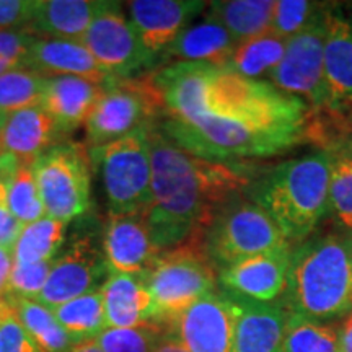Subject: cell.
<instances>
[{
    "mask_svg": "<svg viewBox=\"0 0 352 352\" xmlns=\"http://www.w3.org/2000/svg\"><path fill=\"white\" fill-rule=\"evenodd\" d=\"M151 77L164 103L157 127L191 155L245 164L308 142L310 109L267 80L199 63L164 65Z\"/></svg>",
    "mask_w": 352,
    "mask_h": 352,
    "instance_id": "obj_1",
    "label": "cell"
},
{
    "mask_svg": "<svg viewBox=\"0 0 352 352\" xmlns=\"http://www.w3.org/2000/svg\"><path fill=\"white\" fill-rule=\"evenodd\" d=\"M152 158V202L145 210L158 252L183 245L199 235L214 210L243 192L258 170L246 164H220L195 157L148 126Z\"/></svg>",
    "mask_w": 352,
    "mask_h": 352,
    "instance_id": "obj_2",
    "label": "cell"
},
{
    "mask_svg": "<svg viewBox=\"0 0 352 352\" xmlns=\"http://www.w3.org/2000/svg\"><path fill=\"white\" fill-rule=\"evenodd\" d=\"M283 305L305 320H340L352 311V232L320 233L292 246Z\"/></svg>",
    "mask_w": 352,
    "mask_h": 352,
    "instance_id": "obj_3",
    "label": "cell"
},
{
    "mask_svg": "<svg viewBox=\"0 0 352 352\" xmlns=\"http://www.w3.org/2000/svg\"><path fill=\"white\" fill-rule=\"evenodd\" d=\"M329 173L331 153L310 152L258 171L243 195L296 246L310 239L328 215Z\"/></svg>",
    "mask_w": 352,
    "mask_h": 352,
    "instance_id": "obj_4",
    "label": "cell"
},
{
    "mask_svg": "<svg viewBox=\"0 0 352 352\" xmlns=\"http://www.w3.org/2000/svg\"><path fill=\"white\" fill-rule=\"evenodd\" d=\"M196 239L215 272L289 245L270 215L243 192L219 206Z\"/></svg>",
    "mask_w": 352,
    "mask_h": 352,
    "instance_id": "obj_5",
    "label": "cell"
},
{
    "mask_svg": "<svg viewBox=\"0 0 352 352\" xmlns=\"http://www.w3.org/2000/svg\"><path fill=\"white\" fill-rule=\"evenodd\" d=\"M153 302V324L170 323L217 285V272L196 236L158 254L144 274Z\"/></svg>",
    "mask_w": 352,
    "mask_h": 352,
    "instance_id": "obj_6",
    "label": "cell"
},
{
    "mask_svg": "<svg viewBox=\"0 0 352 352\" xmlns=\"http://www.w3.org/2000/svg\"><path fill=\"white\" fill-rule=\"evenodd\" d=\"M88 151L101 175L109 214H145L152 202L148 126Z\"/></svg>",
    "mask_w": 352,
    "mask_h": 352,
    "instance_id": "obj_7",
    "label": "cell"
},
{
    "mask_svg": "<svg viewBox=\"0 0 352 352\" xmlns=\"http://www.w3.org/2000/svg\"><path fill=\"white\" fill-rule=\"evenodd\" d=\"M33 173L47 217L69 223L90 209L91 158L85 144L54 145L34 158Z\"/></svg>",
    "mask_w": 352,
    "mask_h": 352,
    "instance_id": "obj_8",
    "label": "cell"
},
{
    "mask_svg": "<svg viewBox=\"0 0 352 352\" xmlns=\"http://www.w3.org/2000/svg\"><path fill=\"white\" fill-rule=\"evenodd\" d=\"M164 116V103L151 72L108 83L85 126V145L101 147L131 132L155 124Z\"/></svg>",
    "mask_w": 352,
    "mask_h": 352,
    "instance_id": "obj_9",
    "label": "cell"
},
{
    "mask_svg": "<svg viewBox=\"0 0 352 352\" xmlns=\"http://www.w3.org/2000/svg\"><path fill=\"white\" fill-rule=\"evenodd\" d=\"M323 46L324 15L302 33L287 39L283 60L266 78L284 94L302 100L310 114H318L327 107Z\"/></svg>",
    "mask_w": 352,
    "mask_h": 352,
    "instance_id": "obj_10",
    "label": "cell"
},
{
    "mask_svg": "<svg viewBox=\"0 0 352 352\" xmlns=\"http://www.w3.org/2000/svg\"><path fill=\"white\" fill-rule=\"evenodd\" d=\"M120 2H103L82 44L113 78H132L153 70Z\"/></svg>",
    "mask_w": 352,
    "mask_h": 352,
    "instance_id": "obj_11",
    "label": "cell"
},
{
    "mask_svg": "<svg viewBox=\"0 0 352 352\" xmlns=\"http://www.w3.org/2000/svg\"><path fill=\"white\" fill-rule=\"evenodd\" d=\"M109 270L101 243L94 235H78L69 241L60 256L52 259L50 276L36 302L50 310L103 287Z\"/></svg>",
    "mask_w": 352,
    "mask_h": 352,
    "instance_id": "obj_12",
    "label": "cell"
},
{
    "mask_svg": "<svg viewBox=\"0 0 352 352\" xmlns=\"http://www.w3.org/2000/svg\"><path fill=\"white\" fill-rule=\"evenodd\" d=\"M208 6L202 0H132L126 3L129 23L153 70L158 69L176 38L208 10Z\"/></svg>",
    "mask_w": 352,
    "mask_h": 352,
    "instance_id": "obj_13",
    "label": "cell"
},
{
    "mask_svg": "<svg viewBox=\"0 0 352 352\" xmlns=\"http://www.w3.org/2000/svg\"><path fill=\"white\" fill-rule=\"evenodd\" d=\"M323 77L327 107L318 118H352V19L328 3L324 13Z\"/></svg>",
    "mask_w": 352,
    "mask_h": 352,
    "instance_id": "obj_14",
    "label": "cell"
},
{
    "mask_svg": "<svg viewBox=\"0 0 352 352\" xmlns=\"http://www.w3.org/2000/svg\"><path fill=\"white\" fill-rule=\"evenodd\" d=\"M171 324L175 336L189 352H232L235 308L226 292L208 294L178 315Z\"/></svg>",
    "mask_w": 352,
    "mask_h": 352,
    "instance_id": "obj_15",
    "label": "cell"
},
{
    "mask_svg": "<svg viewBox=\"0 0 352 352\" xmlns=\"http://www.w3.org/2000/svg\"><path fill=\"white\" fill-rule=\"evenodd\" d=\"M292 246L243 259L217 271V280L223 292L256 302L280 300L287 287Z\"/></svg>",
    "mask_w": 352,
    "mask_h": 352,
    "instance_id": "obj_16",
    "label": "cell"
},
{
    "mask_svg": "<svg viewBox=\"0 0 352 352\" xmlns=\"http://www.w3.org/2000/svg\"><path fill=\"white\" fill-rule=\"evenodd\" d=\"M109 272L144 276L160 252L153 245L144 214H109L101 235Z\"/></svg>",
    "mask_w": 352,
    "mask_h": 352,
    "instance_id": "obj_17",
    "label": "cell"
},
{
    "mask_svg": "<svg viewBox=\"0 0 352 352\" xmlns=\"http://www.w3.org/2000/svg\"><path fill=\"white\" fill-rule=\"evenodd\" d=\"M227 296L235 308L232 352H280L290 316L283 302L264 303L233 294Z\"/></svg>",
    "mask_w": 352,
    "mask_h": 352,
    "instance_id": "obj_18",
    "label": "cell"
},
{
    "mask_svg": "<svg viewBox=\"0 0 352 352\" xmlns=\"http://www.w3.org/2000/svg\"><path fill=\"white\" fill-rule=\"evenodd\" d=\"M23 67L32 69L46 78L70 76L98 85H108L118 80L96 63L80 41L70 39L38 38L30 47Z\"/></svg>",
    "mask_w": 352,
    "mask_h": 352,
    "instance_id": "obj_19",
    "label": "cell"
},
{
    "mask_svg": "<svg viewBox=\"0 0 352 352\" xmlns=\"http://www.w3.org/2000/svg\"><path fill=\"white\" fill-rule=\"evenodd\" d=\"M67 132L41 107L8 114L0 127V153H10L21 162H34L43 152L69 140Z\"/></svg>",
    "mask_w": 352,
    "mask_h": 352,
    "instance_id": "obj_20",
    "label": "cell"
},
{
    "mask_svg": "<svg viewBox=\"0 0 352 352\" xmlns=\"http://www.w3.org/2000/svg\"><path fill=\"white\" fill-rule=\"evenodd\" d=\"M104 88L107 85H98L80 77L47 78L41 108L70 134L85 124L90 113L103 96Z\"/></svg>",
    "mask_w": 352,
    "mask_h": 352,
    "instance_id": "obj_21",
    "label": "cell"
},
{
    "mask_svg": "<svg viewBox=\"0 0 352 352\" xmlns=\"http://www.w3.org/2000/svg\"><path fill=\"white\" fill-rule=\"evenodd\" d=\"M235 46L236 41L232 34L217 20L208 15L199 23L188 26L176 38L162 57L160 65L164 67L176 63H199L226 67Z\"/></svg>",
    "mask_w": 352,
    "mask_h": 352,
    "instance_id": "obj_22",
    "label": "cell"
},
{
    "mask_svg": "<svg viewBox=\"0 0 352 352\" xmlns=\"http://www.w3.org/2000/svg\"><path fill=\"white\" fill-rule=\"evenodd\" d=\"M101 292L108 328L153 324V302L144 276L109 272Z\"/></svg>",
    "mask_w": 352,
    "mask_h": 352,
    "instance_id": "obj_23",
    "label": "cell"
},
{
    "mask_svg": "<svg viewBox=\"0 0 352 352\" xmlns=\"http://www.w3.org/2000/svg\"><path fill=\"white\" fill-rule=\"evenodd\" d=\"M101 3L100 0H34L26 33L38 38L82 41Z\"/></svg>",
    "mask_w": 352,
    "mask_h": 352,
    "instance_id": "obj_24",
    "label": "cell"
},
{
    "mask_svg": "<svg viewBox=\"0 0 352 352\" xmlns=\"http://www.w3.org/2000/svg\"><path fill=\"white\" fill-rule=\"evenodd\" d=\"M272 0H222L209 2L208 15L217 20L236 43L271 30Z\"/></svg>",
    "mask_w": 352,
    "mask_h": 352,
    "instance_id": "obj_25",
    "label": "cell"
},
{
    "mask_svg": "<svg viewBox=\"0 0 352 352\" xmlns=\"http://www.w3.org/2000/svg\"><path fill=\"white\" fill-rule=\"evenodd\" d=\"M285 43L287 39L280 38L272 30L245 39V41L236 43L235 51L226 67L241 77L266 80L267 76L283 60Z\"/></svg>",
    "mask_w": 352,
    "mask_h": 352,
    "instance_id": "obj_26",
    "label": "cell"
},
{
    "mask_svg": "<svg viewBox=\"0 0 352 352\" xmlns=\"http://www.w3.org/2000/svg\"><path fill=\"white\" fill-rule=\"evenodd\" d=\"M12 311L44 352H69L76 341L60 327L47 307L30 298L8 296Z\"/></svg>",
    "mask_w": 352,
    "mask_h": 352,
    "instance_id": "obj_27",
    "label": "cell"
},
{
    "mask_svg": "<svg viewBox=\"0 0 352 352\" xmlns=\"http://www.w3.org/2000/svg\"><path fill=\"white\" fill-rule=\"evenodd\" d=\"M52 314L60 327L76 341V344L88 340H96L108 328L101 289L54 308Z\"/></svg>",
    "mask_w": 352,
    "mask_h": 352,
    "instance_id": "obj_28",
    "label": "cell"
},
{
    "mask_svg": "<svg viewBox=\"0 0 352 352\" xmlns=\"http://www.w3.org/2000/svg\"><path fill=\"white\" fill-rule=\"evenodd\" d=\"M65 228L67 223L47 215L25 226L13 246L15 263L33 264L52 261L64 246Z\"/></svg>",
    "mask_w": 352,
    "mask_h": 352,
    "instance_id": "obj_29",
    "label": "cell"
},
{
    "mask_svg": "<svg viewBox=\"0 0 352 352\" xmlns=\"http://www.w3.org/2000/svg\"><path fill=\"white\" fill-rule=\"evenodd\" d=\"M47 78L32 69L16 67L0 76V109L12 114L41 107Z\"/></svg>",
    "mask_w": 352,
    "mask_h": 352,
    "instance_id": "obj_30",
    "label": "cell"
},
{
    "mask_svg": "<svg viewBox=\"0 0 352 352\" xmlns=\"http://www.w3.org/2000/svg\"><path fill=\"white\" fill-rule=\"evenodd\" d=\"M340 328L290 315L280 352H338Z\"/></svg>",
    "mask_w": 352,
    "mask_h": 352,
    "instance_id": "obj_31",
    "label": "cell"
},
{
    "mask_svg": "<svg viewBox=\"0 0 352 352\" xmlns=\"http://www.w3.org/2000/svg\"><path fill=\"white\" fill-rule=\"evenodd\" d=\"M8 206L21 226L46 217L36 178L33 173V162H21L8 184Z\"/></svg>",
    "mask_w": 352,
    "mask_h": 352,
    "instance_id": "obj_32",
    "label": "cell"
},
{
    "mask_svg": "<svg viewBox=\"0 0 352 352\" xmlns=\"http://www.w3.org/2000/svg\"><path fill=\"white\" fill-rule=\"evenodd\" d=\"M328 204V215L338 228L352 232V158L344 153H331Z\"/></svg>",
    "mask_w": 352,
    "mask_h": 352,
    "instance_id": "obj_33",
    "label": "cell"
},
{
    "mask_svg": "<svg viewBox=\"0 0 352 352\" xmlns=\"http://www.w3.org/2000/svg\"><path fill=\"white\" fill-rule=\"evenodd\" d=\"M328 3L308 0H277L272 10L271 30L280 38L289 39L318 21L327 12Z\"/></svg>",
    "mask_w": 352,
    "mask_h": 352,
    "instance_id": "obj_34",
    "label": "cell"
},
{
    "mask_svg": "<svg viewBox=\"0 0 352 352\" xmlns=\"http://www.w3.org/2000/svg\"><path fill=\"white\" fill-rule=\"evenodd\" d=\"M162 331L157 324L138 328H107L96 338L103 352H153Z\"/></svg>",
    "mask_w": 352,
    "mask_h": 352,
    "instance_id": "obj_35",
    "label": "cell"
},
{
    "mask_svg": "<svg viewBox=\"0 0 352 352\" xmlns=\"http://www.w3.org/2000/svg\"><path fill=\"white\" fill-rule=\"evenodd\" d=\"M308 142L318 147V151L338 152L352 158V118L329 120L320 118L311 120Z\"/></svg>",
    "mask_w": 352,
    "mask_h": 352,
    "instance_id": "obj_36",
    "label": "cell"
},
{
    "mask_svg": "<svg viewBox=\"0 0 352 352\" xmlns=\"http://www.w3.org/2000/svg\"><path fill=\"white\" fill-rule=\"evenodd\" d=\"M20 160L10 153H0V246L12 248L23 226L12 214L8 206V184L19 168Z\"/></svg>",
    "mask_w": 352,
    "mask_h": 352,
    "instance_id": "obj_37",
    "label": "cell"
},
{
    "mask_svg": "<svg viewBox=\"0 0 352 352\" xmlns=\"http://www.w3.org/2000/svg\"><path fill=\"white\" fill-rule=\"evenodd\" d=\"M52 261L33 264H13L8 279V296L36 300L43 292L47 276H50Z\"/></svg>",
    "mask_w": 352,
    "mask_h": 352,
    "instance_id": "obj_38",
    "label": "cell"
},
{
    "mask_svg": "<svg viewBox=\"0 0 352 352\" xmlns=\"http://www.w3.org/2000/svg\"><path fill=\"white\" fill-rule=\"evenodd\" d=\"M0 352H44L21 327L8 302L0 305Z\"/></svg>",
    "mask_w": 352,
    "mask_h": 352,
    "instance_id": "obj_39",
    "label": "cell"
},
{
    "mask_svg": "<svg viewBox=\"0 0 352 352\" xmlns=\"http://www.w3.org/2000/svg\"><path fill=\"white\" fill-rule=\"evenodd\" d=\"M36 39L38 36L26 32H0V60L12 69L23 67L30 47Z\"/></svg>",
    "mask_w": 352,
    "mask_h": 352,
    "instance_id": "obj_40",
    "label": "cell"
},
{
    "mask_svg": "<svg viewBox=\"0 0 352 352\" xmlns=\"http://www.w3.org/2000/svg\"><path fill=\"white\" fill-rule=\"evenodd\" d=\"M33 10L34 0H0V32H26Z\"/></svg>",
    "mask_w": 352,
    "mask_h": 352,
    "instance_id": "obj_41",
    "label": "cell"
},
{
    "mask_svg": "<svg viewBox=\"0 0 352 352\" xmlns=\"http://www.w3.org/2000/svg\"><path fill=\"white\" fill-rule=\"evenodd\" d=\"M15 264L12 248H2L0 246V303L8 300V279Z\"/></svg>",
    "mask_w": 352,
    "mask_h": 352,
    "instance_id": "obj_42",
    "label": "cell"
},
{
    "mask_svg": "<svg viewBox=\"0 0 352 352\" xmlns=\"http://www.w3.org/2000/svg\"><path fill=\"white\" fill-rule=\"evenodd\" d=\"M338 352H352V311L347 315L344 324L340 328Z\"/></svg>",
    "mask_w": 352,
    "mask_h": 352,
    "instance_id": "obj_43",
    "label": "cell"
},
{
    "mask_svg": "<svg viewBox=\"0 0 352 352\" xmlns=\"http://www.w3.org/2000/svg\"><path fill=\"white\" fill-rule=\"evenodd\" d=\"M153 352H189L182 342L176 340L171 334H162L160 340L157 341V346Z\"/></svg>",
    "mask_w": 352,
    "mask_h": 352,
    "instance_id": "obj_44",
    "label": "cell"
},
{
    "mask_svg": "<svg viewBox=\"0 0 352 352\" xmlns=\"http://www.w3.org/2000/svg\"><path fill=\"white\" fill-rule=\"evenodd\" d=\"M69 352H103V351L100 349L98 341H96V340H88V341L78 342V344L74 346Z\"/></svg>",
    "mask_w": 352,
    "mask_h": 352,
    "instance_id": "obj_45",
    "label": "cell"
},
{
    "mask_svg": "<svg viewBox=\"0 0 352 352\" xmlns=\"http://www.w3.org/2000/svg\"><path fill=\"white\" fill-rule=\"evenodd\" d=\"M7 116H8V114H6V113H3V111H2V109H0V127H2V126H3V122H6V120H7Z\"/></svg>",
    "mask_w": 352,
    "mask_h": 352,
    "instance_id": "obj_46",
    "label": "cell"
}]
</instances>
